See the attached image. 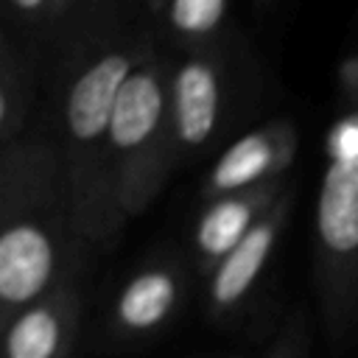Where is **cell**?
Returning <instances> with one entry per match:
<instances>
[{
  "label": "cell",
  "mask_w": 358,
  "mask_h": 358,
  "mask_svg": "<svg viewBox=\"0 0 358 358\" xmlns=\"http://www.w3.org/2000/svg\"><path fill=\"white\" fill-rule=\"evenodd\" d=\"M288 179L268 182L260 187L238 190L221 199L201 201L190 232V263L204 280L218 268V263L252 232V227L291 190Z\"/></svg>",
  "instance_id": "cell-9"
},
{
  "label": "cell",
  "mask_w": 358,
  "mask_h": 358,
  "mask_svg": "<svg viewBox=\"0 0 358 358\" xmlns=\"http://www.w3.org/2000/svg\"><path fill=\"white\" fill-rule=\"evenodd\" d=\"M173 62L176 53L154 31L115 103L112 176L126 221L143 215L157 201L171 173L179 168L171 131Z\"/></svg>",
  "instance_id": "cell-3"
},
{
  "label": "cell",
  "mask_w": 358,
  "mask_h": 358,
  "mask_svg": "<svg viewBox=\"0 0 358 358\" xmlns=\"http://www.w3.org/2000/svg\"><path fill=\"white\" fill-rule=\"evenodd\" d=\"M291 210H294V187L252 227V232L207 277V310L215 322H229L252 299L277 249V241L288 224Z\"/></svg>",
  "instance_id": "cell-10"
},
{
  "label": "cell",
  "mask_w": 358,
  "mask_h": 358,
  "mask_svg": "<svg viewBox=\"0 0 358 358\" xmlns=\"http://www.w3.org/2000/svg\"><path fill=\"white\" fill-rule=\"evenodd\" d=\"M154 36L143 6L84 3L50 53L56 134L76 235L81 246L112 249L126 227L112 176V117L117 95Z\"/></svg>",
  "instance_id": "cell-1"
},
{
  "label": "cell",
  "mask_w": 358,
  "mask_h": 358,
  "mask_svg": "<svg viewBox=\"0 0 358 358\" xmlns=\"http://www.w3.org/2000/svg\"><path fill=\"white\" fill-rule=\"evenodd\" d=\"M313 280L322 324L333 341H344L358 324V109L341 112L327 137L313 218Z\"/></svg>",
  "instance_id": "cell-4"
},
{
  "label": "cell",
  "mask_w": 358,
  "mask_h": 358,
  "mask_svg": "<svg viewBox=\"0 0 358 358\" xmlns=\"http://www.w3.org/2000/svg\"><path fill=\"white\" fill-rule=\"evenodd\" d=\"M296 143L299 134L288 117H274L243 131L210 165L201 185V201L288 179L285 173L296 159Z\"/></svg>",
  "instance_id": "cell-8"
},
{
  "label": "cell",
  "mask_w": 358,
  "mask_h": 358,
  "mask_svg": "<svg viewBox=\"0 0 358 358\" xmlns=\"http://www.w3.org/2000/svg\"><path fill=\"white\" fill-rule=\"evenodd\" d=\"M252 62L238 39L199 53H182L171 70V131L176 162L207 157L249 106Z\"/></svg>",
  "instance_id": "cell-5"
},
{
  "label": "cell",
  "mask_w": 358,
  "mask_h": 358,
  "mask_svg": "<svg viewBox=\"0 0 358 358\" xmlns=\"http://www.w3.org/2000/svg\"><path fill=\"white\" fill-rule=\"evenodd\" d=\"M190 288V268L173 252L143 260L109 302V336L120 344L159 336L182 310Z\"/></svg>",
  "instance_id": "cell-6"
},
{
  "label": "cell",
  "mask_w": 358,
  "mask_h": 358,
  "mask_svg": "<svg viewBox=\"0 0 358 358\" xmlns=\"http://www.w3.org/2000/svg\"><path fill=\"white\" fill-rule=\"evenodd\" d=\"M336 95L341 112L358 109V45H352L336 67Z\"/></svg>",
  "instance_id": "cell-14"
},
{
  "label": "cell",
  "mask_w": 358,
  "mask_h": 358,
  "mask_svg": "<svg viewBox=\"0 0 358 358\" xmlns=\"http://www.w3.org/2000/svg\"><path fill=\"white\" fill-rule=\"evenodd\" d=\"M143 14L176 56L238 39L229 0H157L143 3Z\"/></svg>",
  "instance_id": "cell-12"
},
{
  "label": "cell",
  "mask_w": 358,
  "mask_h": 358,
  "mask_svg": "<svg viewBox=\"0 0 358 358\" xmlns=\"http://www.w3.org/2000/svg\"><path fill=\"white\" fill-rule=\"evenodd\" d=\"M87 255L56 134L39 117L25 137L0 148V327Z\"/></svg>",
  "instance_id": "cell-2"
},
{
  "label": "cell",
  "mask_w": 358,
  "mask_h": 358,
  "mask_svg": "<svg viewBox=\"0 0 358 358\" xmlns=\"http://www.w3.org/2000/svg\"><path fill=\"white\" fill-rule=\"evenodd\" d=\"M45 56L25 36L3 25L0 31V148L25 137L36 117L39 73Z\"/></svg>",
  "instance_id": "cell-11"
},
{
  "label": "cell",
  "mask_w": 358,
  "mask_h": 358,
  "mask_svg": "<svg viewBox=\"0 0 358 358\" xmlns=\"http://www.w3.org/2000/svg\"><path fill=\"white\" fill-rule=\"evenodd\" d=\"M84 271L87 257H81L53 291L3 324V358H73L84 310Z\"/></svg>",
  "instance_id": "cell-7"
},
{
  "label": "cell",
  "mask_w": 358,
  "mask_h": 358,
  "mask_svg": "<svg viewBox=\"0 0 358 358\" xmlns=\"http://www.w3.org/2000/svg\"><path fill=\"white\" fill-rule=\"evenodd\" d=\"M310 352V341H308V322L305 316L296 310L291 313L282 327L277 330V336L271 338L268 350L263 352V358H308Z\"/></svg>",
  "instance_id": "cell-13"
}]
</instances>
